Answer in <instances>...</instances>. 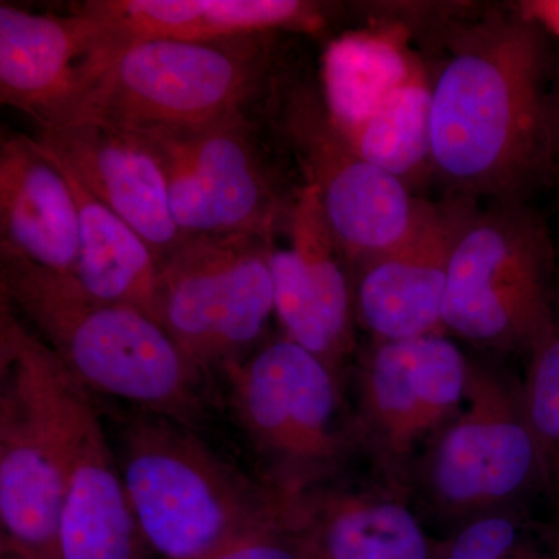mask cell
Here are the masks:
<instances>
[{
  "label": "cell",
  "mask_w": 559,
  "mask_h": 559,
  "mask_svg": "<svg viewBox=\"0 0 559 559\" xmlns=\"http://www.w3.org/2000/svg\"><path fill=\"white\" fill-rule=\"evenodd\" d=\"M522 380L525 412L543 460L544 492L559 509V311L528 353Z\"/></svg>",
  "instance_id": "cb8c5ba5"
},
{
  "label": "cell",
  "mask_w": 559,
  "mask_h": 559,
  "mask_svg": "<svg viewBox=\"0 0 559 559\" xmlns=\"http://www.w3.org/2000/svg\"><path fill=\"white\" fill-rule=\"evenodd\" d=\"M223 377L231 415L259 459L260 479L290 503L329 487L359 451L344 382L285 334Z\"/></svg>",
  "instance_id": "277c9868"
},
{
  "label": "cell",
  "mask_w": 559,
  "mask_h": 559,
  "mask_svg": "<svg viewBox=\"0 0 559 559\" xmlns=\"http://www.w3.org/2000/svg\"><path fill=\"white\" fill-rule=\"evenodd\" d=\"M0 257L75 277L80 215L68 176L35 138L0 143Z\"/></svg>",
  "instance_id": "d6986e66"
},
{
  "label": "cell",
  "mask_w": 559,
  "mask_h": 559,
  "mask_svg": "<svg viewBox=\"0 0 559 559\" xmlns=\"http://www.w3.org/2000/svg\"><path fill=\"white\" fill-rule=\"evenodd\" d=\"M194 559H314L297 528H275L246 536Z\"/></svg>",
  "instance_id": "484cf974"
},
{
  "label": "cell",
  "mask_w": 559,
  "mask_h": 559,
  "mask_svg": "<svg viewBox=\"0 0 559 559\" xmlns=\"http://www.w3.org/2000/svg\"><path fill=\"white\" fill-rule=\"evenodd\" d=\"M108 64L86 16L0 3V100L40 130L79 123Z\"/></svg>",
  "instance_id": "9a60e30c"
},
{
  "label": "cell",
  "mask_w": 559,
  "mask_h": 559,
  "mask_svg": "<svg viewBox=\"0 0 559 559\" xmlns=\"http://www.w3.org/2000/svg\"><path fill=\"white\" fill-rule=\"evenodd\" d=\"M274 35L134 44L103 76L81 121L157 134L245 116L272 81Z\"/></svg>",
  "instance_id": "8992f818"
},
{
  "label": "cell",
  "mask_w": 559,
  "mask_h": 559,
  "mask_svg": "<svg viewBox=\"0 0 559 559\" xmlns=\"http://www.w3.org/2000/svg\"><path fill=\"white\" fill-rule=\"evenodd\" d=\"M469 366L447 334L360 349L353 421L382 487L411 499L419 454L463 406Z\"/></svg>",
  "instance_id": "30bf717a"
},
{
  "label": "cell",
  "mask_w": 559,
  "mask_h": 559,
  "mask_svg": "<svg viewBox=\"0 0 559 559\" xmlns=\"http://www.w3.org/2000/svg\"><path fill=\"white\" fill-rule=\"evenodd\" d=\"M300 532L314 559H432L409 499L378 487H329L301 502Z\"/></svg>",
  "instance_id": "ffe728a7"
},
{
  "label": "cell",
  "mask_w": 559,
  "mask_h": 559,
  "mask_svg": "<svg viewBox=\"0 0 559 559\" xmlns=\"http://www.w3.org/2000/svg\"><path fill=\"white\" fill-rule=\"evenodd\" d=\"M513 9L538 25L540 31L554 33L559 38V0H525L514 3Z\"/></svg>",
  "instance_id": "4316f807"
},
{
  "label": "cell",
  "mask_w": 559,
  "mask_h": 559,
  "mask_svg": "<svg viewBox=\"0 0 559 559\" xmlns=\"http://www.w3.org/2000/svg\"><path fill=\"white\" fill-rule=\"evenodd\" d=\"M92 395L68 371L62 395L60 559H159L140 528L116 448L106 436Z\"/></svg>",
  "instance_id": "2e32d148"
},
{
  "label": "cell",
  "mask_w": 559,
  "mask_h": 559,
  "mask_svg": "<svg viewBox=\"0 0 559 559\" xmlns=\"http://www.w3.org/2000/svg\"><path fill=\"white\" fill-rule=\"evenodd\" d=\"M280 130L319 191L323 212L348 275L399 245L421 218L428 201L390 175L345 138L323 92L305 81L280 90Z\"/></svg>",
  "instance_id": "8fae6325"
},
{
  "label": "cell",
  "mask_w": 559,
  "mask_h": 559,
  "mask_svg": "<svg viewBox=\"0 0 559 559\" xmlns=\"http://www.w3.org/2000/svg\"><path fill=\"white\" fill-rule=\"evenodd\" d=\"M331 5L310 0H91L79 13L94 24L108 66L145 40H215L259 33H319Z\"/></svg>",
  "instance_id": "ac0fdd59"
},
{
  "label": "cell",
  "mask_w": 559,
  "mask_h": 559,
  "mask_svg": "<svg viewBox=\"0 0 559 559\" xmlns=\"http://www.w3.org/2000/svg\"><path fill=\"white\" fill-rule=\"evenodd\" d=\"M35 139L95 200L138 231L159 266L186 240L173 218L164 168L145 138L86 120L40 130Z\"/></svg>",
  "instance_id": "e0dca14e"
},
{
  "label": "cell",
  "mask_w": 559,
  "mask_h": 559,
  "mask_svg": "<svg viewBox=\"0 0 559 559\" xmlns=\"http://www.w3.org/2000/svg\"><path fill=\"white\" fill-rule=\"evenodd\" d=\"M0 297L90 392L197 428L207 378L156 319L92 297L79 280L0 257Z\"/></svg>",
  "instance_id": "7a4b0ae2"
},
{
  "label": "cell",
  "mask_w": 559,
  "mask_h": 559,
  "mask_svg": "<svg viewBox=\"0 0 559 559\" xmlns=\"http://www.w3.org/2000/svg\"><path fill=\"white\" fill-rule=\"evenodd\" d=\"M430 164L448 194L524 202L557 167L543 31L513 7L454 9L428 32Z\"/></svg>",
  "instance_id": "6da1fadb"
},
{
  "label": "cell",
  "mask_w": 559,
  "mask_h": 559,
  "mask_svg": "<svg viewBox=\"0 0 559 559\" xmlns=\"http://www.w3.org/2000/svg\"><path fill=\"white\" fill-rule=\"evenodd\" d=\"M64 173L80 215L75 278L95 299L135 308L159 322L160 266L153 250L138 231Z\"/></svg>",
  "instance_id": "44dd1931"
},
{
  "label": "cell",
  "mask_w": 559,
  "mask_h": 559,
  "mask_svg": "<svg viewBox=\"0 0 559 559\" xmlns=\"http://www.w3.org/2000/svg\"><path fill=\"white\" fill-rule=\"evenodd\" d=\"M430 90L421 62L369 116L341 128L360 156L414 187L432 175Z\"/></svg>",
  "instance_id": "603a6c76"
},
{
  "label": "cell",
  "mask_w": 559,
  "mask_h": 559,
  "mask_svg": "<svg viewBox=\"0 0 559 559\" xmlns=\"http://www.w3.org/2000/svg\"><path fill=\"white\" fill-rule=\"evenodd\" d=\"M522 509L495 511L463 522L437 559H549L540 557L525 539L527 522ZM557 557L558 551L551 559Z\"/></svg>",
  "instance_id": "d4e9b609"
},
{
  "label": "cell",
  "mask_w": 559,
  "mask_h": 559,
  "mask_svg": "<svg viewBox=\"0 0 559 559\" xmlns=\"http://www.w3.org/2000/svg\"><path fill=\"white\" fill-rule=\"evenodd\" d=\"M549 109L551 132H554L555 146L559 156V81L550 90Z\"/></svg>",
  "instance_id": "83f0119b"
},
{
  "label": "cell",
  "mask_w": 559,
  "mask_h": 559,
  "mask_svg": "<svg viewBox=\"0 0 559 559\" xmlns=\"http://www.w3.org/2000/svg\"><path fill=\"white\" fill-rule=\"evenodd\" d=\"M167 178L173 218L186 238H270L288 202L280 200L246 116L194 130L139 134Z\"/></svg>",
  "instance_id": "7c38bea8"
},
{
  "label": "cell",
  "mask_w": 559,
  "mask_h": 559,
  "mask_svg": "<svg viewBox=\"0 0 559 559\" xmlns=\"http://www.w3.org/2000/svg\"><path fill=\"white\" fill-rule=\"evenodd\" d=\"M272 250L255 235H204L162 261L159 322L205 377L260 347L275 314Z\"/></svg>",
  "instance_id": "9c48e42d"
},
{
  "label": "cell",
  "mask_w": 559,
  "mask_h": 559,
  "mask_svg": "<svg viewBox=\"0 0 559 559\" xmlns=\"http://www.w3.org/2000/svg\"><path fill=\"white\" fill-rule=\"evenodd\" d=\"M68 371L0 297V549L60 559Z\"/></svg>",
  "instance_id": "5b68a950"
},
{
  "label": "cell",
  "mask_w": 559,
  "mask_h": 559,
  "mask_svg": "<svg viewBox=\"0 0 559 559\" xmlns=\"http://www.w3.org/2000/svg\"><path fill=\"white\" fill-rule=\"evenodd\" d=\"M477 210V201L457 194L428 201L407 237L349 275L356 323L371 341L447 334L443 304L452 253Z\"/></svg>",
  "instance_id": "5bb4252c"
},
{
  "label": "cell",
  "mask_w": 559,
  "mask_h": 559,
  "mask_svg": "<svg viewBox=\"0 0 559 559\" xmlns=\"http://www.w3.org/2000/svg\"><path fill=\"white\" fill-rule=\"evenodd\" d=\"M0 559H39L24 551L13 549H0Z\"/></svg>",
  "instance_id": "f1b7e54d"
},
{
  "label": "cell",
  "mask_w": 559,
  "mask_h": 559,
  "mask_svg": "<svg viewBox=\"0 0 559 559\" xmlns=\"http://www.w3.org/2000/svg\"><path fill=\"white\" fill-rule=\"evenodd\" d=\"M404 36V28L380 25L330 47L323 97L337 127L369 116L417 68L419 61L407 51Z\"/></svg>",
  "instance_id": "7402d4cb"
},
{
  "label": "cell",
  "mask_w": 559,
  "mask_h": 559,
  "mask_svg": "<svg viewBox=\"0 0 559 559\" xmlns=\"http://www.w3.org/2000/svg\"><path fill=\"white\" fill-rule=\"evenodd\" d=\"M543 492V460L522 381L498 366L471 360L463 406L419 454L412 495L443 520L463 524L522 509Z\"/></svg>",
  "instance_id": "52a82bcc"
},
{
  "label": "cell",
  "mask_w": 559,
  "mask_h": 559,
  "mask_svg": "<svg viewBox=\"0 0 559 559\" xmlns=\"http://www.w3.org/2000/svg\"><path fill=\"white\" fill-rule=\"evenodd\" d=\"M551 271L549 231L524 202L477 210L452 253L444 331L479 347L527 355L554 319Z\"/></svg>",
  "instance_id": "ba28073f"
},
{
  "label": "cell",
  "mask_w": 559,
  "mask_h": 559,
  "mask_svg": "<svg viewBox=\"0 0 559 559\" xmlns=\"http://www.w3.org/2000/svg\"><path fill=\"white\" fill-rule=\"evenodd\" d=\"M286 223L290 246L271 255L275 314L345 384L356 349L352 280L311 182L294 190Z\"/></svg>",
  "instance_id": "4fadbf2b"
},
{
  "label": "cell",
  "mask_w": 559,
  "mask_h": 559,
  "mask_svg": "<svg viewBox=\"0 0 559 559\" xmlns=\"http://www.w3.org/2000/svg\"><path fill=\"white\" fill-rule=\"evenodd\" d=\"M117 459L143 535L159 559H194L246 536L300 530V506L250 477L179 419L132 411Z\"/></svg>",
  "instance_id": "3957f363"
}]
</instances>
